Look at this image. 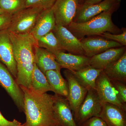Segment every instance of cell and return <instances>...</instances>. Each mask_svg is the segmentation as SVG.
Listing matches in <instances>:
<instances>
[{"label":"cell","mask_w":126,"mask_h":126,"mask_svg":"<svg viewBox=\"0 0 126 126\" xmlns=\"http://www.w3.org/2000/svg\"><path fill=\"white\" fill-rule=\"evenodd\" d=\"M24 94V111L26 126H60L55 118L53 105L55 95L39 94L19 86Z\"/></svg>","instance_id":"1"},{"label":"cell","mask_w":126,"mask_h":126,"mask_svg":"<svg viewBox=\"0 0 126 126\" xmlns=\"http://www.w3.org/2000/svg\"><path fill=\"white\" fill-rule=\"evenodd\" d=\"M9 33L16 63V83L19 86L31 89L32 75L35 64L36 40L30 34L19 35L10 32Z\"/></svg>","instance_id":"2"},{"label":"cell","mask_w":126,"mask_h":126,"mask_svg":"<svg viewBox=\"0 0 126 126\" xmlns=\"http://www.w3.org/2000/svg\"><path fill=\"white\" fill-rule=\"evenodd\" d=\"M118 8L114 7L104 12L86 22L77 23L73 21L67 28L79 40L86 36L100 35L105 32H122V30L114 24L112 20V14Z\"/></svg>","instance_id":"3"},{"label":"cell","mask_w":126,"mask_h":126,"mask_svg":"<svg viewBox=\"0 0 126 126\" xmlns=\"http://www.w3.org/2000/svg\"><path fill=\"white\" fill-rule=\"evenodd\" d=\"M41 7H26L13 15L7 30L16 34H29L34 28L41 13Z\"/></svg>","instance_id":"4"},{"label":"cell","mask_w":126,"mask_h":126,"mask_svg":"<svg viewBox=\"0 0 126 126\" xmlns=\"http://www.w3.org/2000/svg\"><path fill=\"white\" fill-rule=\"evenodd\" d=\"M63 74L68 86V95L67 98L76 121L79 109L86 97L88 90L81 85L71 71L66 69L64 70Z\"/></svg>","instance_id":"5"},{"label":"cell","mask_w":126,"mask_h":126,"mask_svg":"<svg viewBox=\"0 0 126 126\" xmlns=\"http://www.w3.org/2000/svg\"><path fill=\"white\" fill-rule=\"evenodd\" d=\"M103 104L99 99L95 89H88L79 109L76 122L80 126L91 118L99 117Z\"/></svg>","instance_id":"6"},{"label":"cell","mask_w":126,"mask_h":126,"mask_svg":"<svg viewBox=\"0 0 126 126\" xmlns=\"http://www.w3.org/2000/svg\"><path fill=\"white\" fill-rule=\"evenodd\" d=\"M121 0H103L94 4L82 3L79 6L73 22L83 23L94 16L116 7H119Z\"/></svg>","instance_id":"7"},{"label":"cell","mask_w":126,"mask_h":126,"mask_svg":"<svg viewBox=\"0 0 126 126\" xmlns=\"http://www.w3.org/2000/svg\"><path fill=\"white\" fill-rule=\"evenodd\" d=\"M4 64L0 62V85L6 90L20 111H24V94L16 79Z\"/></svg>","instance_id":"8"},{"label":"cell","mask_w":126,"mask_h":126,"mask_svg":"<svg viewBox=\"0 0 126 126\" xmlns=\"http://www.w3.org/2000/svg\"><path fill=\"white\" fill-rule=\"evenodd\" d=\"M80 4L79 0H56L52 8L56 24L67 27L73 21Z\"/></svg>","instance_id":"9"},{"label":"cell","mask_w":126,"mask_h":126,"mask_svg":"<svg viewBox=\"0 0 126 126\" xmlns=\"http://www.w3.org/2000/svg\"><path fill=\"white\" fill-rule=\"evenodd\" d=\"M52 31L62 49L72 54L85 55L80 40L77 38L67 27L56 24Z\"/></svg>","instance_id":"10"},{"label":"cell","mask_w":126,"mask_h":126,"mask_svg":"<svg viewBox=\"0 0 126 126\" xmlns=\"http://www.w3.org/2000/svg\"><path fill=\"white\" fill-rule=\"evenodd\" d=\"M95 89L103 103L113 104L126 111V107L119 101L115 88L103 70L96 80Z\"/></svg>","instance_id":"11"},{"label":"cell","mask_w":126,"mask_h":126,"mask_svg":"<svg viewBox=\"0 0 126 126\" xmlns=\"http://www.w3.org/2000/svg\"><path fill=\"white\" fill-rule=\"evenodd\" d=\"M0 62L7 67L16 79L17 76L16 63L12 43L7 30L0 31Z\"/></svg>","instance_id":"12"},{"label":"cell","mask_w":126,"mask_h":126,"mask_svg":"<svg viewBox=\"0 0 126 126\" xmlns=\"http://www.w3.org/2000/svg\"><path fill=\"white\" fill-rule=\"evenodd\" d=\"M85 55L91 58L107 50L122 46L114 41L99 37H90L80 40Z\"/></svg>","instance_id":"13"},{"label":"cell","mask_w":126,"mask_h":126,"mask_svg":"<svg viewBox=\"0 0 126 126\" xmlns=\"http://www.w3.org/2000/svg\"><path fill=\"white\" fill-rule=\"evenodd\" d=\"M54 111L55 118L61 126H78L69 102L67 98L55 94Z\"/></svg>","instance_id":"14"},{"label":"cell","mask_w":126,"mask_h":126,"mask_svg":"<svg viewBox=\"0 0 126 126\" xmlns=\"http://www.w3.org/2000/svg\"><path fill=\"white\" fill-rule=\"evenodd\" d=\"M58 62L61 68L76 72L89 65L90 58L85 55H79L67 53L63 51L54 53Z\"/></svg>","instance_id":"15"},{"label":"cell","mask_w":126,"mask_h":126,"mask_svg":"<svg viewBox=\"0 0 126 126\" xmlns=\"http://www.w3.org/2000/svg\"><path fill=\"white\" fill-rule=\"evenodd\" d=\"M126 111L115 104L106 103L99 117L108 126H126Z\"/></svg>","instance_id":"16"},{"label":"cell","mask_w":126,"mask_h":126,"mask_svg":"<svg viewBox=\"0 0 126 126\" xmlns=\"http://www.w3.org/2000/svg\"><path fill=\"white\" fill-rule=\"evenodd\" d=\"M126 46L112 48L90 58L89 65L94 68L103 70L116 61L126 52Z\"/></svg>","instance_id":"17"},{"label":"cell","mask_w":126,"mask_h":126,"mask_svg":"<svg viewBox=\"0 0 126 126\" xmlns=\"http://www.w3.org/2000/svg\"><path fill=\"white\" fill-rule=\"evenodd\" d=\"M55 25V18L52 8L44 10L41 13L30 34L37 40L53 31Z\"/></svg>","instance_id":"18"},{"label":"cell","mask_w":126,"mask_h":126,"mask_svg":"<svg viewBox=\"0 0 126 126\" xmlns=\"http://www.w3.org/2000/svg\"><path fill=\"white\" fill-rule=\"evenodd\" d=\"M34 60L38 67L45 75L49 70H55L60 72L62 68L56 61L54 55L36 44L34 47Z\"/></svg>","instance_id":"19"},{"label":"cell","mask_w":126,"mask_h":126,"mask_svg":"<svg viewBox=\"0 0 126 126\" xmlns=\"http://www.w3.org/2000/svg\"><path fill=\"white\" fill-rule=\"evenodd\" d=\"M45 75L52 92L55 94L67 98L69 93L67 82L62 77L60 72L50 70L46 72Z\"/></svg>","instance_id":"20"},{"label":"cell","mask_w":126,"mask_h":126,"mask_svg":"<svg viewBox=\"0 0 126 126\" xmlns=\"http://www.w3.org/2000/svg\"><path fill=\"white\" fill-rule=\"evenodd\" d=\"M103 70L110 80H119L126 83V51L117 60Z\"/></svg>","instance_id":"21"},{"label":"cell","mask_w":126,"mask_h":126,"mask_svg":"<svg viewBox=\"0 0 126 126\" xmlns=\"http://www.w3.org/2000/svg\"><path fill=\"white\" fill-rule=\"evenodd\" d=\"M102 70L89 65L79 71L72 72L81 85L88 90L95 89L96 80Z\"/></svg>","instance_id":"22"},{"label":"cell","mask_w":126,"mask_h":126,"mask_svg":"<svg viewBox=\"0 0 126 126\" xmlns=\"http://www.w3.org/2000/svg\"><path fill=\"white\" fill-rule=\"evenodd\" d=\"M31 89L41 94L52 91L45 75L39 69L35 63L32 75Z\"/></svg>","instance_id":"23"},{"label":"cell","mask_w":126,"mask_h":126,"mask_svg":"<svg viewBox=\"0 0 126 126\" xmlns=\"http://www.w3.org/2000/svg\"><path fill=\"white\" fill-rule=\"evenodd\" d=\"M36 44L38 47L45 49L53 54L58 51H65L62 49L53 31L36 40Z\"/></svg>","instance_id":"24"},{"label":"cell","mask_w":126,"mask_h":126,"mask_svg":"<svg viewBox=\"0 0 126 126\" xmlns=\"http://www.w3.org/2000/svg\"><path fill=\"white\" fill-rule=\"evenodd\" d=\"M27 0H0V7L5 13L14 15L26 8Z\"/></svg>","instance_id":"25"},{"label":"cell","mask_w":126,"mask_h":126,"mask_svg":"<svg viewBox=\"0 0 126 126\" xmlns=\"http://www.w3.org/2000/svg\"><path fill=\"white\" fill-rule=\"evenodd\" d=\"M115 88L118 98L121 103L126 107V83L117 80H110Z\"/></svg>","instance_id":"26"},{"label":"cell","mask_w":126,"mask_h":126,"mask_svg":"<svg viewBox=\"0 0 126 126\" xmlns=\"http://www.w3.org/2000/svg\"><path fill=\"white\" fill-rule=\"evenodd\" d=\"M56 0H27L26 7H38L43 10L51 9Z\"/></svg>","instance_id":"27"},{"label":"cell","mask_w":126,"mask_h":126,"mask_svg":"<svg viewBox=\"0 0 126 126\" xmlns=\"http://www.w3.org/2000/svg\"><path fill=\"white\" fill-rule=\"evenodd\" d=\"M122 32L121 34H115L110 33L109 32H105L101 34L102 36L109 40L114 41L119 43L122 46H126V28L122 29Z\"/></svg>","instance_id":"28"},{"label":"cell","mask_w":126,"mask_h":126,"mask_svg":"<svg viewBox=\"0 0 126 126\" xmlns=\"http://www.w3.org/2000/svg\"><path fill=\"white\" fill-rule=\"evenodd\" d=\"M80 126H108L105 121L99 117H93L89 118Z\"/></svg>","instance_id":"29"},{"label":"cell","mask_w":126,"mask_h":126,"mask_svg":"<svg viewBox=\"0 0 126 126\" xmlns=\"http://www.w3.org/2000/svg\"><path fill=\"white\" fill-rule=\"evenodd\" d=\"M13 15L5 14L0 15V31L7 30L11 23Z\"/></svg>","instance_id":"30"},{"label":"cell","mask_w":126,"mask_h":126,"mask_svg":"<svg viewBox=\"0 0 126 126\" xmlns=\"http://www.w3.org/2000/svg\"><path fill=\"white\" fill-rule=\"evenodd\" d=\"M21 124L20 122L15 119L12 121H8L3 116L0 111V126H17Z\"/></svg>","instance_id":"31"},{"label":"cell","mask_w":126,"mask_h":126,"mask_svg":"<svg viewBox=\"0 0 126 126\" xmlns=\"http://www.w3.org/2000/svg\"><path fill=\"white\" fill-rule=\"evenodd\" d=\"M103 0H84L83 3L88 4H94L102 1Z\"/></svg>","instance_id":"32"},{"label":"cell","mask_w":126,"mask_h":126,"mask_svg":"<svg viewBox=\"0 0 126 126\" xmlns=\"http://www.w3.org/2000/svg\"><path fill=\"white\" fill-rule=\"evenodd\" d=\"M4 12L2 10V9H1L0 7V15H2V14H5Z\"/></svg>","instance_id":"33"},{"label":"cell","mask_w":126,"mask_h":126,"mask_svg":"<svg viewBox=\"0 0 126 126\" xmlns=\"http://www.w3.org/2000/svg\"><path fill=\"white\" fill-rule=\"evenodd\" d=\"M84 0H79V1H80V4H82Z\"/></svg>","instance_id":"34"},{"label":"cell","mask_w":126,"mask_h":126,"mask_svg":"<svg viewBox=\"0 0 126 126\" xmlns=\"http://www.w3.org/2000/svg\"><path fill=\"white\" fill-rule=\"evenodd\" d=\"M25 126V125H21H21H18V126Z\"/></svg>","instance_id":"35"},{"label":"cell","mask_w":126,"mask_h":126,"mask_svg":"<svg viewBox=\"0 0 126 126\" xmlns=\"http://www.w3.org/2000/svg\"></svg>","instance_id":"36"}]
</instances>
